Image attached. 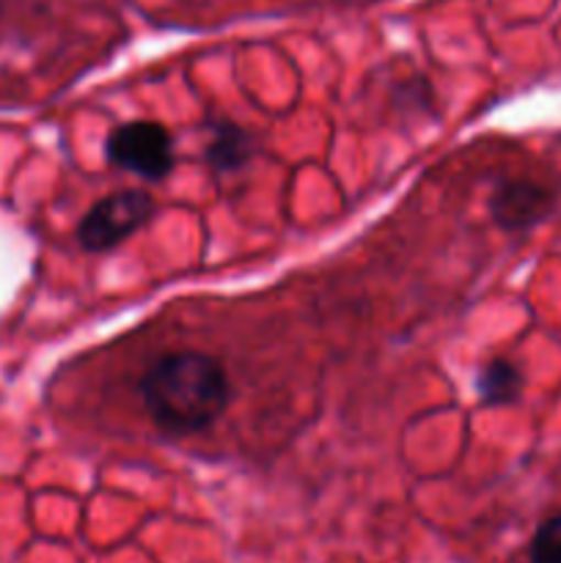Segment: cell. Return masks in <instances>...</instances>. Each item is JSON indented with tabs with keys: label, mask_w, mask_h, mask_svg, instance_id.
<instances>
[{
	"label": "cell",
	"mask_w": 561,
	"mask_h": 563,
	"mask_svg": "<svg viewBox=\"0 0 561 563\" xmlns=\"http://www.w3.org/2000/svg\"><path fill=\"white\" fill-rule=\"evenodd\" d=\"M143 410L165 432H198L229 410L231 383L207 352H168L138 379Z\"/></svg>",
	"instance_id": "6da1fadb"
},
{
	"label": "cell",
	"mask_w": 561,
	"mask_h": 563,
	"mask_svg": "<svg viewBox=\"0 0 561 563\" xmlns=\"http://www.w3.org/2000/svg\"><path fill=\"white\" fill-rule=\"evenodd\" d=\"M154 212V201L143 190H121L102 198L86 212L77 225V240L88 253H105L121 245L127 236L148 223Z\"/></svg>",
	"instance_id": "7a4b0ae2"
},
{
	"label": "cell",
	"mask_w": 561,
	"mask_h": 563,
	"mask_svg": "<svg viewBox=\"0 0 561 563\" xmlns=\"http://www.w3.org/2000/svg\"><path fill=\"white\" fill-rule=\"evenodd\" d=\"M105 152L110 163L148 181H163L174 168V143L157 121H127L116 126Z\"/></svg>",
	"instance_id": "3957f363"
},
{
	"label": "cell",
	"mask_w": 561,
	"mask_h": 563,
	"mask_svg": "<svg viewBox=\"0 0 561 563\" xmlns=\"http://www.w3.org/2000/svg\"><path fill=\"white\" fill-rule=\"evenodd\" d=\"M553 192L537 181L512 179L490 196V214L506 231H528L553 212Z\"/></svg>",
	"instance_id": "277c9868"
},
{
	"label": "cell",
	"mask_w": 561,
	"mask_h": 563,
	"mask_svg": "<svg viewBox=\"0 0 561 563\" xmlns=\"http://www.w3.org/2000/svg\"><path fill=\"white\" fill-rule=\"evenodd\" d=\"M256 154V143L242 126L218 121L207 143V159L215 170H237Z\"/></svg>",
	"instance_id": "5b68a950"
},
{
	"label": "cell",
	"mask_w": 561,
	"mask_h": 563,
	"mask_svg": "<svg viewBox=\"0 0 561 563\" xmlns=\"http://www.w3.org/2000/svg\"><path fill=\"white\" fill-rule=\"evenodd\" d=\"M476 390L484 405H512L522 390V374L509 361H493L479 372Z\"/></svg>",
	"instance_id": "8992f818"
},
{
	"label": "cell",
	"mask_w": 561,
	"mask_h": 563,
	"mask_svg": "<svg viewBox=\"0 0 561 563\" xmlns=\"http://www.w3.org/2000/svg\"><path fill=\"white\" fill-rule=\"evenodd\" d=\"M531 563H561V515L548 517L531 539Z\"/></svg>",
	"instance_id": "52a82bcc"
},
{
	"label": "cell",
	"mask_w": 561,
	"mask_h": 563,
	"mask_svg": "<svg viewBox=\"0 0 561 563\" xmlns=\"http://www.w3.org/2000/svg\"><path fill=\"white\" fill-rule=\"evenodd\" d=\"M0 14H3V0H0Z\"/></svg>",
	"instance_id": "ba28073f"
}]
</instances>
